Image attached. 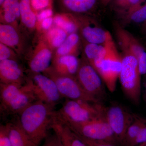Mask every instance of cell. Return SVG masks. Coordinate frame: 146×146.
<instances>
[{"label":"cell","mask_w":146,"mask_h":146,"mask_svg":"<svg viewBox=\"0 0 146 146\" xmlns=\"http://www.w3.org/2000/svg\"><path fill=\"white\" fill-rule=\"evenodd\" d=\"M1 112L7 115H19L37 100L28 83L0 84Z\"/></svg>","instance_id":"obj_4"},{"label":"cell","mask_w":146,"mask_h":146,"mask_svg":"<svg viewBox=\"0 0 146 146\" xmlns=\"http://www.w3.org/2000/svg\"><path fill=\"white\" fill-rule=\"evenodd\" d=\"M25 37L18 28L8 24H0V42L13 49L21 58L23 57L28 48Z\"/></svg>","instance_id":"obj_13"},{"label":"cell","mask_w":146,"mask_h":146,"mask_svg":"<svg viewBox=\"0 0 146 146\" xmlns=\"http://www.w3.org/2000/svg\"><path fill=\"white\" fill-rule=\"evenodd\" d=\"M51 128L60 139L64 146H86L80 137L69 127L54 116Z\"/></svg>","instance_id":"obj_17"},{"label":"cell","mask_w":146,"mask_h":146,"mask_svg":"<svg viewBox=\"0 0 146 146\" xmlns=\"http://www.w3.org/2000/svg\"><path fill=\"white\" fill-rule=\"evenodd\" d=\"M138 67L141 75H146V52L138 59Z\"/></svg>","instance_id":"obj_34"},{"label":"cell","mask_w":146,"mask_h":146,"mask_svg":"<svg viewBox=\"0 0 146 146\" xmlns=\"http://www.w3.org/2000/svg\"><path fill=\"white\" fill-rule=\"evenodd\" d=\"M79 63L78 56L67 55L54 58L51 67L60 74L76 76Z\"/></svg>","instance_id":"obj_19"},{"label":"cell","mask_w":146,"mask_h":146,"mask_svg":"<svg viewBox=\"0 0 146 146\" xmlns=\"http://www.w3.org/2000/svg\"><path fill=\"white\" fill-rule=\"evenodd\" d=\"M41 146H64L60 139L55 133L48 135L44 141V143Z\"/></svg>","instance_id":"obj_31"},{"label":"cell","mask_w":146,"mask_h":146,"mask_svg":"<svg viewBox=\"0 0 146 146\" xmlns=\"http://www.w3.org/2000/svg\"><path fill=\"white\" fill-rule=\"evenodd\" d=\"M54 15L53 9H50L42 11L36 15L37 23H39L46 18L53 17Z\"/></svg>","instance_id":"obj_35"},{"label":"cell","mask_w":146,"mask_h":146,"mask_svg":"<svg viewBox=\"0 0 146 146\" xmlns=\"http://www.w3.org/2000/svg\"><path fill=\"white\" fill-rule=\"evenodd\" d=\"M127 21L136 23H144L146 21V3L141 4L127 13Z\"/></svg>","instance_id":"obj_27"},{"label":"cell","mask_w":146,"mask_h":146,"mask_svg":"<svg viewBox=\"0 0 146 146\" xmlns=\"http://www.w3.org/2000/svg\"><path fill=\"white\" fill-rule=\"evenodd\" d=\"M43 33L46 41L54 53L69 35L63 29L54 25L48 31Z\"/></svg>","instance_id":"obj_24"},{"label":"cell","mask_w":146,"mask_h":146,"mask_svg":"<svg viewBox=\"0 0 146 146\" xmlns=\"http://www.w3.org/2000/svg\"><path fill=\"white\" fill-rule=\"evenodd\" d=\"M60 13L87 15L93 10L98 0H56Z\"/></svg>","instance_id":"obj_18"},{"label":"cell","mask_w":146,"mask_h":146,"mask_svg":"<svg viewBox=\"0 0 146 146\" xmlns=\"http://www.w3.org/2000/svg\"><path fill=\"white\" fill-rule=\"evenodd\" d=\"M134 115L123 106L117 104L105 107V119L119 143L121 144L128 128L133 121Z\"/></svg>","instance_id":"obj_11"},{"label":"cell","mask_w":146,"mask_h":146,"mask_svg":"<svg viewBox=\"0 0 146 146\" xmlns=\"http://www.w3.org/2000/svg\"><path fill=\"white\" fill-rule=\"evenodd\" d=\"M52 106L36 100L19 114L18 122L21 128L38 146L48 136L55 110Z\"/></svg>","instance_id":"obj_1"},{"label":"cell","mask_w":146,"mask_h":146,"mask_svg":"<svg viewBox=\"0 0 146 146\" xmlns=\"http://www.w3.org/2000/svg\"><path fill=\"white\" fill-rule=\"evenodd\" d=\"M21 58L13 49L0 42V60L13 59L19 60Z\"/></svg>","instance_id":"obj_29"},{"label":"cell","mask_w":146,"mask_h":146,"mask_svg":"<svg viewBox=\"0 0 146 146\" xmlns=\"http://www.w3.org/2000/svg\"><path fill=\"white\" fill-rule=\"evenodd\" d=\"M43 74L54 82L63 98L73 100H81L95 103H101L89 96L84 90L76 76L63 75L56 72L51 67Z\"/></svg>","instance_id":"obj_10"},{"label":"cell","mask_w":146,"mask_h":146,"mask_svg":"<svg viewBox=\"0 0 146 146\" xmlns=\"http://www.w3.org/2000/svg\"><path fill=\"white\" fill-rule=\"evenodd\" d=\"M143 26L144 28H145V29L146 30V22H145V23H144Z\"/></svg>","instance_id":"obj_41"},{"label":"cell","mask_w":146,"mask_h":146,"mask_svg":"<svg viewBox=\"0 0 146 146\" xmlns=\"http://www.w3.org/2000/svg\"><path fill=\"white\" fill-rule=\"evenodd\" d=\"M146 141V122L140 131L131 146H138Z\"/></svg>","instance_id":"obj_33"},{"label":"cell","mask_w":146,"mask_h":146,"mask_svg":"<svg viewBox=\"0 0 146 146\" xmlns=\"http://www.w3.org/2000/svg\"><path fill=\"white\" fill-rule=\"evenodd\" d=\"M86 146H116L115 144L105 141H93L80 137Z\"/></svg>","instance_id":"obj_32"},{"label":"cell","mask_w":146,"mask_h":146,"mask_svg":"<svg viewBox=\"0 0 146 146\" xmlns=\"http://www.w3.org/2000/svg\"><path fill=\"white\" fill-rule=\"evenodd\" d=\"M54 25L63 29L68 35L78 33V24L76 14L59 13L53 16Z\"/></svg>","instance_id":"obj_23"},{"label":"cell","mask_w":146,"mask_h":146,"mask_svg":"<svg viewBox=\"0 0 146 146\" xmlns=\"http://www.w3.org/2000/svg\"><path fill=\"white\" fill-rule=\"evenodd\" d=\"M114 29L120 48H126L130 50L136 56L137 59L146 51L142 44L119 24L115 23Z\"/></svg>","instance_id":"obj_15"},{"label":"cell","mask_w":146,"mask_h":146,"mask_svg":"<svg viewBox=\"0 0 146 146\" xmlns=\"http://www.w3.org/2000/svg\"><path fill=\"white\" fill-rule=\"evenodd\" d=\"M5 1V0H0V5H2V4Z\"/></svg>","instance_id":"obj_42"},{"label":"cell","mask_w":146,"mask_h":146,"mask_svg":"<svg viewBox=\"0 0 146 146\" xmlns=\"http://www.w3.org/2000/svg\"><path fill=\"white\" fill-rule=\"evenodd\" d=\"M138 146H146V141L145 143H143L141 144Z\"/></svg>","instance_id":"obj_40"},{"label":"cell","mask_w":146,"mask_h":146,"mask_svg":"<svg viewBox=\"0 0 146 146\" xmlns=\"http://www.w3.org/2000/svg\"><path fill=\"white\" fill-rule=\"evenodd\" d=\"M146 122L145 119L138 115H134L133 121L128 128L121 144L123 146H132L134 140Z\"/></svg>","instance_id":"obj_25"},{"label":"cell","mask_w":146,"mask_h":146,"mask_svg":"<svg viewBox=\"0 0 146 146\" xmlns=\"http://www.w3.org/2000/svg\"><path fill=\"white\" fill-rule=\"evenodd\" d=\"M27 73V82L37 100L54 107L63 98L51 78L43 73Z\"/></svg>","instance_id":"obj_9"},{"label":"cell","mask_w":146,"mask_h":146,"mask_svg":"<svg viewBox=\"0 0 146 146\" xmlns=\"http://www.w3.org/2000/svg\"><path fill=\"white\" fill-rule=\"evenodd\" d=\"M115 4L121 9H127L128 0H114Z\"/></svg>","instance_id":"obj_37"},{"label":"cell","mask_w":146,"mask_h":146,"mask_svg":"<svg viewBox=\"0 0 146 146\" xmlns=\"http://www.w3.org/2000/svg\"><path fill=\"white\" fill-rule=\"evenodd\" d=\"M105 109L102 104L66 99L54 117L64 124L78 123L104 117Z\"/></svg>","instance_id":"obj_2"},{"label":"cell","mask_w":146,"mask_h":146,"mask_svg":"<svg viewBox=\"0 0 146 146\" xmlns=\"http://www.w3.org/2000/svg\"><path fill=\"white\" fill-rule=\"evenodd\" d=\"M27 71L19 60L7 59L0 60V81L3 84L26 83Z\"/></svg>","instance_id":"obj_14"},{"label":"cell","mask_w":146,"mask_h":146,"mask_svg":"<svg viewBox=\"0 0 146 146\" xmlns=\"http://www.w3.org/2000/svg\"><path fill=\"white\" fill-rule=\"evenodd\" d=\"M76 77L84 90L101 103L106 96L104 84L99 74L88 62L83 53Z\"/></svg>","instance_id":"obj_8"},{"label":"cell","mask_w":146,"mask_h":146,"mask_svg":"<svg viewBox=\"0 0 146 146\" xmlns=\"http://www.w3.org/2000/svg\"><path fill=\"white\" fill-rule=\"evenodd\" d=\"M65 124L82 138L93 141L109 142L115 145L119 143L104 117L85 122Z\"/></svg>","instance_id":"obj_7"},{"label":"cell","mask_w":146,"mask_h":146,"mask_svg":"<svg viewBox=\"0 0 146 146\" xmlns=\"http://www.w3.org/2000/svg\"><path fill=\"white\" fill-rule=\"evenodd\" d=\"M34 39L23 56L27 66V71L43 73L51 66L54 52L48 44L43 33L38 32Z\"/></svg>","instance_id":"obj_5"},{"label":"cell","mask_w":146,"mask_h":146,"mask_svg":"<svg viewBox=\"0 0 146 146\" xmlns=\"http://www.w3.org/2000/svg\"><path fill=\"white\" fill-rule=\"evenodd\" d=\"M145 1V0H128L127 12L141 5Z\"/></svg>","instance_id":"obj_36"},{"label":"cell","mask_w":146,"mask_h":146,"mask_svg":"<svg viewBox=\"0 0 146 146\" xmlns=\"http://www.w3.org/2000/svg\"><path fill=\"white\" fill-rule=\"evenodd\" d=\"M82 48V43L78 33L69 35L65 41L55 51L54 58L67 55H74L78 56L80 49Z\"/></svg>","instance_id":"obj_21"},{"label":"cell","mask_w":146,"mask_h":146,"mask_svg":"<svg viewBox=\"0 0 146 146\" xmlns=\"http://www.w3.org/2000/svg\"><path fill=\"white\" fill-rule=\"evenodd\" d=\"M19 29L26 37L36 31L37 17L33 10L30 0H20Z\"/></svg>","instance_id":"obj_16"},{"label":"cell","mask_w":146,"mask_h":146,"mask_svg":"<svg viewBox=\"0 0 146 146\" xmlns=\"http://www.w3.org/2000/svg\"><path fill=\"white\" fill-rule=\"evenodd\" d=\"M143 86V97L144 100H145V101L146 102V76L145 77V82H144Z\"/></svg>","instance_id":"obj_39"},{"label":"cell","mask_w":146,"mask_h":146,"mask_svg":"<svg viewBox=\"0 0 146 146\" xmlns=\"http://www.w3.org/2000/svg\"><path fill=\"white\" fill-rule=\"evenodd\" d=\"M106 52L98 73L108 91L114 92L121 69L122 58L112 35L109 31L105 43Z\"/></svg>","instance_id":"obj_6"},{"label":"cell","mask_w":146,"mask_h":146,"mask_svg":"<svg viewBox=\"0 0 146 146\" xmlns=\"http://www.w3.org/2000/svg\"><path fill=\"white\" fill-rule=\"evenodd\" d=\"M20 0H5L0 8L1 23L11 25L19 29Z\"/></svg>","instance_id":"obj_20"},{"label":"cell","mask_w":146,"mask_h":146,"mask_svg":"<svg viewBox=\"0 0 146 146\" xmlns=\"http://www.w3.org/2000/svg\"><path fill=\"white\" fill-rule=\"evenodd\" d=\"M112 1L113 0H100V1L102 5L106 6L110 3L112 2Z\"/></svg>","instance_id":"obj_38"},{"label":"cell","mask_w":146,"mask_h":146,"mask_svg":"<svg viewBox=\"0 0 146 146\" xmlns=\"http://www.w3.org/2000/svg\"><path fill=\"white\" fill-rule=\"evenodd\" d=\"M0 146H11L10 136L6 124L0 126Z\"/></svg>","instance_id":"obj_30"},{"label":"cell","mask_w":146,"mask_h":146,"mask_svg":"<svg viewBox=\"0 0 146 146\" xmlns=\"http://www.w3.org/2000/svg\"><path fill=\"white\" fill-rule=\"evenodd\" d=\"M120 48L122 65L119 79L122 90L128 99L135 104H139L142 91L138 59L128 49Z\"/></svg>","instance_id":"obj_3"},{"label":"cell","mask_w":146,"mask_h":146,"mask_svg":"<svg viewBox=\"0 0 146 146\" xmlns=\"http://www.w3.org/2000/svg\"><path fill=\"white\" fill-rule=\"evenodd\" d=\"M6 124L8 128L11 146H38L24 132L18 122Z\"/></svg>","instance_id":"obj_22"},{"label":"cell","mask_w":146,"mask_h":146,"mask_svg":"<svg viewBox=\"0 0 146 146\" xmlns=\"http://www.w3.org/2000/svg\"><path fill=\"white\" fill-rule=\"evenodd\" d=\"M82 53L91 65H93L96 58L104 44H98L89 43L82 39Z\"/></svg>","instance_id":"obj_26"},{"label":"cell","mask_w":146,"mask_h":146,"mask_svg":"<svg viewBox=\"0 0 146 146\" xmlns=\"http://www.w3.org/2000/svg\"><path fill=\"white\" fill-rule=\"evenodd\" d=\"M54 0H30L31 8L37 15L42 11L53 9Z\"/></svg>","instance_id":"obj_28"},{"label":"cell","mask_w":146,"mask_h":146,"mask_svg":"<svg viewBox=\"0 0 146 146\" xmlns=\"http://www.w3.org/2000/svg\"><path fill=\"white\" fill-rule=\"evenodd\" d=\"M76 15L78 24V33L81 39L89 43L104 44L108 31L104 29L91 16Z\"/></svg>","instance_id":"obj_12"}]
</instances>
